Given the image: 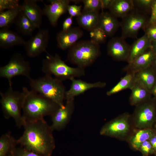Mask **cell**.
Instances as JSON below:
<instances>
[{"label": "cell", "instance_id": "6da1fadb", "mask_svg": "<svg viewBox=\"0 0 156 156\" xmlns=\"http://www.w3.org/2000/svg\"><path fill=\"white\" fill-rule=\"evenodd\" d=\"M18 144L26 149L44 156H51L55 147L53 131L43 119L26 122Z\"/></svg>", "mask_w": 156, "mask_h": 156}, {"label": "cell", "instance_id": "7a4b0ae2", "mask_svg": "<svg viewBox=\"0 0 156 156\" xmlns=\"http://www.w3.org/2000/svg\"><path fill=\"white\" fill-rule=\"evenodd\" d=\"M57 103L38 93L30 91L24 101L22 115L26 122H33L51 116L60 107Z\"/></svg>", "mask_w": 156, "mask_h": 156}, {"label": "cell", "instance_id": "3957f363", "mask_svg": "<svg viewBox=\"0 0 156 156\" xmlns=\"http://www.w3.org/2000/svg\"><path fill=\"white\" fill-rule=\"evenodd\" d=\"M24 87L21 92L15 91L10 86L5 92H0V103L4 117L12 118L17 126L20 128L25 123L21 114V110L25 99L30 92Z\"/></svg>", "mask_w": 156, "mask_h": 156}, {"label": "cell", "instance_id": "277c9868", "mask_svg": "<svg viewBox=\"0 0 156 156\" xmlns=\"http://www.w3.org/2000/svg\"><path fill=\"white\" fill-rule=\"evenodd\" d=\"M101 54L100 44L91 40L78 41L68 50L67 60L83 69L95 62Z\"/></svg>", "mask_w": 156, "mask_h": 156}, {"label": "cell", "instance_id": "5b68a950", "mask_svg": "<svg viewBox=\"0 0 156 156\" xmlns=\"http://www.w3.org/2000/svg\"><path fill=\"white\" fill-rule=\"evenodd\" d=\"M29 80L31 90L51 100L61 107L64 106L66 91L62 81L45 75Z\"/></svg>", "mask_w": 156, "mask_h": 156}, {"label": "cell", "instance_id": "8992f818", "mask_svg": "<svg viewBox=\"0 0 156 156\" xmlns=\"http://www.w3.org/2000/svg\"><path fill=\"white\" fill-rule=\"evenodd\" d=\"M46 57L42 61V70L45 75L52 76L62 81L71 80L85 75L84 69L72 67L67 65L57 54L52 55L47 52Z\"/></svg>", "mask_w": 156, "mask_h": 156}, {"label": "cell", "instance_id": "52a82bcc", "mask_svg": "<svg viewBox=\"0 0 156 156\" xmlns=\"http://www.w3.org/2000/svg\"><path fill=\"white\" fill-rule=\"evenodd\" d=\"M146 13L135 8L128 14L122 18L120 23L121 27V37L135 38L141 29H144L148 25Z\"/></svg>", "mask_w": 156, "mask_h": 156}, {"label": "cell", "instance_id": "ba28073f", "mask_svg": "<svg viewBox=\"0 0 156 156\" xmlns=\"http://www.w3.org/2000/svg\"><path fill=\"white\" fill-rule=\"evenodd\" d=\"M31 67L29 62L25 60L20 53L14 54L5 65L0 68V77L6 79L12 86V79L14 77L23 76L29 80Z\"/></svg>", "mask_w": 156, "mask_h": 156}, {"label": "cell", "instance_id": "9c48e42d", "mask_svg": "<svg viewBox=\"0 0 156 156\" xmlns=\"http://www.w3.org/2000/svg\"><path fill=\"white\" fill-rule=\"evenodd\" d=\"M49 39V30L46 29H39L37 34L25 42L24 45L27 55L34 58L44 52H46Z\"/></svg>", "mask_w": 156, "mask_h": 156}, {"label": "cell", "instance_id": "30bf717a", "mask_svg": "<svg viewBox=\"0 0 156 156\" xmlns=\"http://www.w3.org/2000/svg\"><path fill=\"white\" fill-rule=\"evenodd\" d=\"M151 98L140 103L135 112V123L136 127L147 128L153 123L156 114L155 103Z\"/></svg>", "mask_w": 156, "mask_h": 156}, {"label": "cell", "instance_id": "8fae6325", "mask_svg": "<svg viewBox=\"0 0 156 156\" xmlns=\"http://www.w3.org/2000/svg\"><path fill=\"white\" fill-rule=\"evenodd\" d=\"M75 109L74 99L66 100L63 107H60L51 116V129L60 131L64 129L69 123Z\"/></svg>", "mask_w": 156, "mask_h": 156}, {"label": "cell", "instance_id": "7c38bea8", "mask_svg": "<svg viewBox=\"0 0 156 156\" xmlns=\"http://www.w3.org/2000/svg\"><path fill=\"white\" fill-rule=\"evenodd\" d=\"M129 115L124 114L106 124L101 128V135L119 138L125 135L129 131L130 126L128 119Z\"/></svg>", "mask_w": 156, "mask_h": 156}, {"label": "cell", "instance_id": "4fadbf2b", "mask_svg": "<svg viewBox=\"0 0 156 156\" xmlns=\"http://www.w3.org/2000/svg\"><path fill=\"white\" fill-rule=\"evenodd\" d=\"M49 4L44 3V7L42 10L43 15L48 18L50 23L53 26L55 27L57 21L62 15L67 12V8L70 0H49Z\"/></svg>", "mask_w": 156, "mask_h": 156}, {"label": "cell", "instance_id": "5bb4252c", "mask_svg": "<svg viewBox=\"0 0 156 156\" xmlns=\"http://www.w3.org/2000/svg\"><path fill=\"white\" fill-rule=\"evenodd\" d=\"M130 46L122 37H114L107 45L108 54L115 60L127 61Z\"/></svg>", "mask_w": 156, "mask_h": 156}, {"label": "cell", "instance_id": "9a60e30c", "mask_svg": "<svg viewBox=\"0 0 156 156\" xmlns=\"http://www.w3.org/2000/svg\"><path fill=\"white\" fill-rule=\"evenodd\" d=\"M84 33L79 27H74L57 33L56 39L57 47L62 50L69 49L78 41Z\"/></svg>", "mask_w": 156, "mask_h": 156}, {"label": "cell", "instance_id": "2e32d148", "mask_svg": "<svg viewBox=\"0 0 156 156\" xmlns=\"http://www.w3.org/2000/svg\"><path fill=\"white\" fill-rule=\"evenodd\" d=\"M70 89L66 91L65 99L66 100L74 99L75 97L93 88H103L106 86L104 82L98 81L93 83H88L80 79L73 78Z\"/></svg>", "mask_w": 156, "mask_h": 156}, {"label": "cell", "instance_id": "e0dca14e", "mask_svg": "<svg viewBox=\"0 0 156 156\" xmlns=\"http://www.w3.org/2000/svg\"><path fill=\"white\" fill-rule=\"evenodd\" d=\"M156 56V55L150 48L132 62L128 63L123 70L127 73L135 74L151 66Z\"/></svg>", "mask_w": 156, "mask_h": 156}, {"label": "cell", "instance_id": "ac0fdd59", "mask_svg": "<svg viewBox=\"0 0 156 156\" xmlns=\"http://www.w3.org/2000/svg\"><path fill=\"white\" fill-rule=\"evenodd\" d=\"M37 0H25L21 5L22 10L36 28L40 29L42 23L43 12L37 4Z\"/></svg>", "mask_w": 156, "mask_h": 156}, {"label": "cell", "instance_id": "d6986e66", "mask_svg": "<svg viewBox=\"0 0 156 156\" xmlns=\"http://www.w3.org/2000/svg\"><path fill=\"white\" fill-rule=\"evenodd\" d=\"M117 18L110 12L103 11L100 14L98 26L104 30L107 37L113 36L119 27Z\"/></svg>", "mask_w": 156, "mask_h": 156}, {"label": "cell", "instance_id": "ffe728a7", "mask_svg": "<svg viewBox=\"0 0 156 156\" xmlns=\"http://www.w3.org/2000/svg\"><path fill=\"white\" fill-rule=\"evenodd\" d=\"M25 42L18 34L8 29H1L0 30V47L8 49L14 46L24 45Z\"/></svg>", "mask_w": 156, "mask_h": 156}, {"label": "cell", "instance_id": "44dd1931", "mask_svg": "<svg viewBox=\"0 0 156 156\" xmlns=\"http://www.w3.org/2000/svg\"><path fill=\"white\" fill-rule=\"evenodd\" d=\"M151 47V41L145 34L137 39L130 46L127 62L128 63L133 61Z\"/></svg>", "mask_w": 156, "mask_h": 156}, {"label": "cell", "instance_id": "7402d4cb", "mask_svg": "<svg viewBox=\"0 0 156 156\" xmlns=\"http://www.w3.org/2000/svg\"><path fill=\"white\" fill-rule=\"evenodd\" d=\"M136 81L139 83L151 93L156 83V71L151 66L135 74Z\"/></svg>", "mask_w": 156, "mask_h": 156}, {"label": "cell", "instance_id": "603a6c76", "mask_svg": "<svg viewBox=\"0 0 156 156\" xmlns=\"http://www.w3.org/2000/svg\"><path fill=\"white\" fill-rule=\"evenodd\" d=\"M99 15V12L82 11L76 20L80 27L90 32L98 26Z\"/></svg>", "mask_w": 156, "mask_h": 156}, {"label": "cell", "instance_id": "cb8c5ba5", "mask_svg": "<svg viewBox=\"0 0 156 156\" xmlns=\"http://www.w3.org/2000/svg\"><path fill=\"white\" fill-rule=\"evenodd\" d=\"M134 8L133 0H113L109 9L116 18H123Z\"/></svg>", "mask_w": 156, "mask_h": 156}, {"label": "cell", "instance_id": "d4e9b609", "mask_svg": "<svg viewBox=\"0 0 156 156\" xmlns=\"http://www.w3.org/2000/svg\"><path fill=\"white\" fill-rule=\"evenodd\" d=\"M129 102L132 105H138L151 99V92L144 86L136 81L131 90Z\"/></svg>", "mask_w": 156, "mask_h": 156}, {"label": "cell", "instance_id": "484cf974", "mask_svg": "<svg viewBox=\"0 0 156 156\" xmlns=\"http://www.w3.org/2000/svg\"><path fill=\"white\" fill-rule=\"evenodd\" d=\"M14 24L18 31L23 35L32 36L36 28L22 10L18 14Z\"/></svg>", "mask_w": 156, "mask_h": 156}, {"label": "cell", "instance_id": "4316f807", "mask_svg": "<svg viewBox=\"0 0 156 156\" xmlns=\"http://www.w3.org/2000/svg\"><path fill=\"white\" fill-rule=\"evenodd\" d=\"M135 74L127 73L117 84L106 92V95L110 96L125 89L131 90L136 82Z\"/></svg>", "mask_w": 156, "mask_h": 156}, {"label": "cell", "instance_id": "83f0119b", "mask_svg": "<svg viewBox=\"0 0 156 156\" xmlns=\"http://www.w3.org/2000/svg\"><path fill=\"white\" fill-rule=\"evenodd\" d=\"M22 10L21 5L16 8L0 12V27L8 29L15 21Z\"/></svg>", "mask_w": 156, "mask_h": 156}, {"label": "cell", "instance_id": "f1b7e54d", "mask_svg": "<svg viewBox=\"0 0 156 156\" xmlns=\"http://www.w3.org/2000/svg\"><path fill=\"white\" fill-rule=\"evenodd\" d=\"M17 144V140L10 133L2 135L0 138V156H9Z\"/></svg>", "mask_w": 156, "mask_h": 156}, {"label": "cell", "instance_id": "f546056e", "mask_svg": "<svg viewBox=\"0 0 156 156\" xmlns=\"http://www.w3.org/2000/svg\"><path fill=\"white\" fill-rule=\"evenodd\" d=\"M154 135L153 131L150 129L146 128L140 130L132 138L130 143L134 148L138 150L144 142L149 140Z\"/></svg>", "mask_w": 156, "mask_h": 156}, {"label": "cell", "instance_id": "4dcf8cb0", "mask_svg": "<svg viewBox=\"0 0 156 156\" xmlns=\"http://www.w3.org/2000/svg\"><path fill=\"white\" fill-rule=\"evenodd\" d=\"M91 39L100 44L105 42L107 36L104 30L98 26L90 31Z\"/></svg>", "mask_w": 156, "mask_h": 156}, {"label": "cell", "instance_id": "1f68e13d", "mask_svg": "<svg viewBox=\"0 0 156 156\" xmlns=\"http://www.w3.org/2000/svg\"><path fill=\"white\" fill-rule=\"evenodd\" d=\"M82 11L97 12L101 9V0H83Z\"/></svg>", "mask_w": 156, "mask_h": 156}, {"label": "cell", "instance_id": "d6a6232c", "mask_svg": "<svg viewBox=\"0 0 156 156\" xmlns=\"http://www.w3.org/2000/svg\"><path fill=\"white\" fill-rule=\"evenodd\" d=\"M19 2L18 0H0V12L18 7Z\"/></svg>", "mask_w": 156, "mask_h": 156}, {"label": "cell", "instance_id": "836d02e7", "mask_svg": "<svg viewBox=\"0 0 156 156\" xmlns=\"http://www.w3.org/2000/svg\"><path fill=\"white\" fill-rule=\"evenodd\" d=\"M153 0H133L134 8L146 13L151 7Z\"/></svg>", "mask_w": 156, "mask_h": 156}, {"label": "cell", "instance_id": "e575fe53", "mask_svg": "<svg viewBox=\"0 0 156 156\" xmlns=\"http://www.w3.org/2000/svg\"><path fill=\"white\" fill-rule=\"evenodd\" d=\"M12 154L15 156H44L21 147L15 148Z\"/></svg>", "mask_w": 156, "mask_h": 156}, {"label": "cell", "instance_id": "d590c367", "mask_svg": "<svg viewBox=\"0 0 156 156\" xmlns=\"http://www.w3.org/2000/svg\"><path fill=\"white\" fill-rule=\"evenodd\" d=\"M144 29L145 34L151 41L156 40V24L147 25Z\"/></svg>", "mask_w": 156, "mask_h": 156}, {"label": "cell", "instance_id": "8d00e7d4", "mask_svg": "<svg viewBox=\"0 0 156 156\" xmlns=\"http://www.w3.org/2000/svg\"><path fill=\"white\" fill-rule=\"evenodd\" d=\"M82 6L77 5L75 4L69 5L67 8L69 16L73 17L79 16L81 14Z\"/></svg>", "mask_w": 156, "mask_h": 156}, {"label": "cell", "instance_id": "74e56055", "mask_svg": "<svg viewBox=\"0 0 156 156\" xmlns=\"http://www.w3.org/2000/svg\"><path fill=\"white\" fill-rule=\"evenodd\" d=\"M140 149L143 153L146 155L151 153L153 150L148 140L144 142L141 145Z\"/></svg>", "mask_w": 156, "mask_h": 156}, {"label": "cell", "instance_id": "f35d334b", "mask_svg": "<svg viewBox=\"0 0 156 156\" xmlns=\"http://www.w3.org/2000/svg\"><path fill=\"white\" fill-rule=\"evenodd\" d=\"M151 10V16L148 25L156 24V0H153Z\"/></svg>", "mask_w": 156, "mask_h": 156}, {"label": "cell", "instance_id": "ab89813d", "mask_svg": "<svg viewBox=\"0 0 156 156\" xmlns=\"http://www.w3.org/2000/svg\"><path fill=\"white\" fill-rule=\"evenodd\" d=\"M73 22V17L70 16L66 18L63 22L62 24L63 31H66L69 29L71 27Z\"/></svg>", "mask_w": 156, "mask_h": 156}, {"label": "cell", "instance_id": "60d3db41", "mask_svg": "<svg viewBox=\"0 0 156 156\" xmlns=\"http://www.w3.org/2000/svg\"><path fill=\"white\" fill-rule=\"evenodd\" d=\"M113 0H101V9L102 11L105 9H109Z\"/></svg>", "mask_w": 156, "mask_h": 156}, {"label": "cell", "instance_id": "b9f144b4", "mask_svg": "<svg viewBox=\"0 0 156 156\" xmlns=\"http://www.w3.org/2000/svg\"><path fill=\"white\" fill-rule=\"evenodd\" d=\"M149 140L153 150H156V135H154Z\"/></svg>", "mask_w": 156, "mask_h": 156}, {"label": "cell", "instance_id": "7bdbcfd3", "mask_svg": "<svg viewBox=\"0 0 156 156\" xmlns=\"http://www.w3.org/2000/svg\"><path fill=\"white\" fill-rule=\"evenodd\" d=\"M151 49L156 55V40L151 41Z\"/></svg>", "mask_w": 156, "mask_h": 156}, {"label": "cell", "instance_id": "ee69618b", "mask_svg": "<svg viewBox=\"0 0 156 156\" xmlns=\"http://www.w3.org/2000/svg\"><path fill=\"white\" fill-rule=\"evenodd\" d=\"M151 93L152 95H153L155 97H156V83L151 90Z\"/></svg>", "mask_w": 156, "mask_h": 156}, {"label": "cell", "instance_id": "f6af8a7d", "mask_svg": "<svg viewBox=\"0 0 156 156\" xmlns=\"http://www.w3.org/2000/svg\"><path fill=\"white\" fill-rule=\"evenodd\" d=\"M151 66L156 71V56L153 61Z\"/></svg>", "mask_w": 156, "mask_h": 156}, {"label": "cell", "instance_id": "bcb514c9", "mask_svg": "<svg viewBox=\"0 0 156 156\" xmlns=\"http://www.w3.org/2000/svg\"><path fill=\"white\" fill-rule=\"evenodd\" d=\"M70 1H72L75 3H78L82 2V0H70Z\"/></svg>", "mask_w": 156, "mask_h": 156}, {"label": "cell", "instance_id": "7dc6e473", "mask_svg": "<svg viewBox=\"0 0 156 156\" xmlns=\"http://www.w3.org/2000/svg\"><path fill=\"white\" fill-rule=\"evenodd\" d=\"M9 156H15L12 153Z\"/></svg>", "mask_w": 156, "mask_h": 156}, {"label": "cell", "instance_id": "c3c4849f", "mask_svg": "<svg viewBox=\"0 0 156 156\" xmlns=\"http://www.w3.org/2000/svg\"></svg>", "mask_w": 156, "mask_h": 156}]
</instances>
